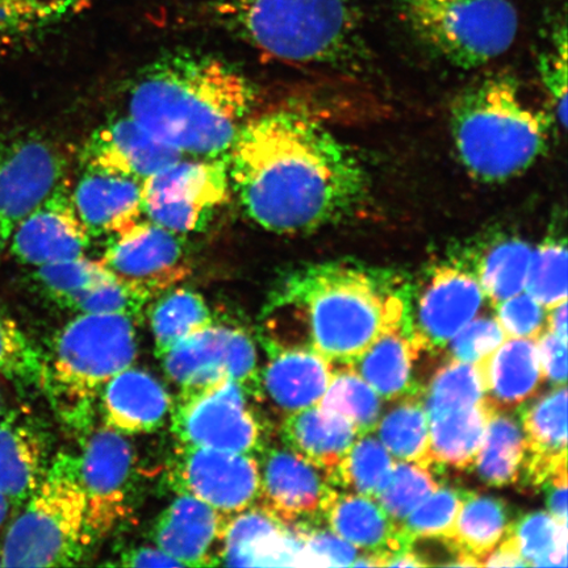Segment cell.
Masks as SVG:
<instances>
[{"instance_id": "53", "label": "cell", "mask_w": 568, "mask_h": 568, "mask_svg": "<svg viewBox=\"0 0 568 568\" xmlns=\"http://www.w3.org/2000/svg\"><path fill=\"white\" fill-rule=\"evenodd\" d=\"M111 565L122 567H182L158 546H139V548L125 550L118 562Z\"/></svg>"}, {"instance_id": "43", "label": "cell", "mask_w": 568, "mask_h": 568, "mask_svg": "<svg viewBox=\"0 0 568 568\" xmlns=\"http://www.w3.org/2000/svg\"><path fill=\"white\" fill-rule=\"evenodd\" d=\"M0 378L26 387L44 386L45 358L0 305Z\"/></svg>"}, {"instance_id": "37", "label": "cell", "mask_w": 568, "mask_h": 568, "mask_svg": "<svg viewBox=\"0 0 568 568\" xmlns=\"http://www.w3.org/2000/svg\"><path fill=\"white\" fill-rule=\"evenodd\" d=\"M317 406L346 417L365 436L379 423L382 397L349 364L333 365L329 386Z\"/></svg>"}, {"instance_id": "29", "label": "cell", "mask_w": 568, "mask_h": 568, "mask_svg": "<svg viewBox=\"0 0 568 568\" xmlns=\"http://www.w3.org/2000/svg\"><path fill=\"white\" fill-rule=\"evenodd\" d=\"M487 399L496 410L521 406L537 394L544 382L536 339L510 338L480 364Z\"/></svg>"}, {"instance_id": "12", "label": "cell", "mask_w": 568, "mask_h": 568, "mask_svg": "<svg viewBox=\"0 0 568 568\" xmlns=\"http://www.w3.org/2000/svg\"><path fill=\"white\" fill-rule=\"evenodd\" d=\"M78 464L87 495V536L92 546L132 515L136 454L122 433L103 425L88 436Z\"/></svg>"}, {"instance_id": "57", "label": "cell", "mask_w": 568, "mask_h": 568, "mask_svg": "<svg viewBox=\"0 0 568 568\" xmlns=\"http://www.w3.org/2000/svg\"><path fill=\"white\" fill-rule=\"evenodd\" d=\"M11 508L12 506L9 499H7V497L3 494H0V528L3 527V525L7 521V518H9Z\"/></svg>"}, {"instance_id": "51", "label": "cell", "mask_w": 568, "mask_h": 568, "mask_svg": "<svg viewBox=\"0 0 568 568\" xmlns=\"http://www.w3.org/2000/svg\"><path fill=\"white\" fill-rule=\"evenodd\" d=\"M496 318L510 338L537 339L546 328L548 310L529 294H517L495 305Z\"/></svg>"}, {"instance_id": "9", "label": "cell", "mask_w": 568, "mask_h": 568, "mask_svg": "<svg viewBox=\"0 0 568 568\" xmlns=\"http://www.w3.org/2000/svg\"><path fill=\"white\" fill-rule=\"evenodd\" d=\"M248 395L239 383L181 390L170 412L172 432L180 446L251 454L265 449V432L248 406Z\"/></svg>"}, {"instance_id": "21", "label": "cell", "mask_w": 568, "mask_h": 568, "mask_svg": "<svg viewBox=\"0 0 568 568\" xmlns=\"http://www.w3.org/2000/svg\"><path fill=\"white\" fill-rule=\"evenodd\" d=\"M270 355L261 372V400L268 399L284 415L317 406L328 388L333 365L310 347L266 343Z\"/></svg>"}, {"instance_id": "56", "label": "cell", "mask_w": 568, "mask_h": 568, "mask_svg": "<svg viewBox=\"0 0 568 568\" xmlns=\"http://www.w3.org/2000/svg\"><path fill=\"white\" fill-rule=\"evenodd\" d=\"M546 326L554 335L567 341V302L548 310Z\"/></svg>"}, {"instance_id": "15", "label": "cell", "mask_w": 568, "mask_h": 568, "mask_svg": "<svg viewBox=\"0 0 568 568\" xmlns=\"http://www.w3.org/2000/svg\"><path fill=\"white\" fill-rule=\"evenodd\" d=\"M486 295L465 253L433 266L417 294L414 329L409 336L418 351L444 349L449 341L478 316Z\"/></svg>"}, {"instance_id": "25", "label": "cell", "mask_w": 568, "mask_h": 568, "mask_svg": "<svg viewBox=\"0 0 568 568\" xmlns=\"http://www.w3.org/2000/svg\"><path fill=\"white\" fill-rule=\"evenodd\" d=\"M47 432L30 418L0 417V494L12 507L30 499L51 464Z\"/></svg>"}, {"instance_id": "39", "label": "cell", "mask_w": 568, "mask_h": 568, "mask_svg": "<svg viewBox=\"0 0 568 568\" xmlns=\"http://www.w3.org/2000/svg\"><path fill=\"white\" fill-rule=\"evenodd\" d=\"M394 459L386 447L371 435L357 438L332 473L333 487L346 493L374 497L393 470Z\"/></svg>"}, {"instance_id": "30", "label": "cell", "mask_w": 568, "mask_h": 568, "mask_svg": "<svg viewBox=\"0 0 568 568\" xmlns=\"http://www.w3.org/2000/svg\"><path fill=\"white\" fill-rule=\"evenodd\" d=\"M404 325L383 333L349 364L386 400L422 394L412 382V368L422 352Z\"/></svg>"}, {"instance_id": "10", "label": "cell", "mask_w": 568, "mask_h": 568, "mask_svg": "<svg viewBox=\"0 0 568 568\" xmlns=\"http://www.w3.org/2000/svg\"><path fill=\"white\" fill-rule=\"evenodd\" d=\"M226 159H181L142 183V215L178 234L199 232L230 201Z\"/></svg>"}, {"instance_id": "47", "label": "cell", "mask_w": 568, "mask_h": 568, "mask_svg": "<svg viewBox=\"0 0 568 568\" xmlns=\"http://www.w3.org/2000/svg\"><path fill=\"white\" fill-rule=\"evenodd\" d=\"M464 496L449 487H438L435 493L400 523L404 538L409 546L417 539H439L445 545L450 541Z\"/></svg>"}, {"instance_id": "20", "label": "cell", "mask_w": 568, "mask_h": 568, "mask_svg": "<svg viewBox=\"0 0 568 568\" xmlns=\"http://www.w3.org/2000/svg\"><path fill=\"white\" fill-rule=\"evenodd\" d=\"M230 517L193 496L178 495L155 520L151 536L182 567L222 566Z\"/></svg>"}, {"instance_id": "36", "label": "cell", "mask_w": 568, "mask_h": 568, "mask_svg": "<svg viewBox=\"0 0 568 568\" xmlns=\"http://www.w3.org/2000/svg\"><path fill=\"white\" fill-rule=\"evenodd\" d=\"M395 402V406L376 425L382 445L396 459L430 467L429 420L422 394L404 396Z\"/></svg>"}, {"instance_id": "33", "label": "cell", "mask_w": 568, "mask_h": 568, "mask_svg": "<svg viewBox=\"0 0 568 568\" xmlns=\"http://www.w3.org/2000/svg\"><path fill=\"white\" fill-rule=\"evenodd\" d=\"M509 525L506 504L501 500L487 495H465L446 546L457 552L456 560L467 556L479 566L481 558L506 537Z\"/></svg>"}, {"instance_id": "4", "label": "cell", "mask_w": 568, "mask_h": 568, "mask_svg": "<svg viewBox=\"0 0 568 568\" xmlns=\"http://www.w3.org/2000/svg\"><path fill=\"white\" fill-rule=\"evenodd\" d=\"M450 126L466 172L483 183H503L542 158L552 119L527 101L513 78L493 77L454 101Z\"/></svg>"}, {"instance_id": "42", "label": "cell", "mask_w": 568, "mask_h": 568, "mask_svg": "<svg viewBox=\"0 0 568 568\" xmlns=\"http://www.w3.org/2000/svg\"><path fill=\"white\" fill-rule=\"evenodd\" d=\"M525 291L546 310L567 302V243L554 232L532 247Z\"/></svg>"}, {"instance_id": "11", "label": "cell", "mask_w": 568, "mask_h": 568, "mask_svg": "<svg viewBox=\"0 0 568 568\" xmlns=\"http://www.w3.org/2000/svg\"><path fill=\"white\" fill-rule=\"evenodd\" d=\"M161 361L168 378L181 390L231 379L261 400L257 347L251 335L236 326L212 323L181 339Z\"/></svg>"}, {"instance_id": "50", "label": "cell", "mask_w": 568, "mask_h": 568, "mask_svg": "<svg viewBox=\"0 0 568 568\" xmlns=\"http://www.w3.org/2000/svg\"><path fill=\"white\" fill-rule=\"evenodd\" d=\"M539 73L562 130L567 125V33L566 24L552 33L551 45L539 59Z\"/></svg>"}, {"instance_id": "17", "label": "cell", "mask_w": 568, "mask_h": 568, "mask_svg": "<svg viewBox=\"0 0 568 568\" xmlns=\"http://www.w3.org/2000/svg\"><path fill=\"white\" fill-rule=\"evenodd\" d=\"M255 506L286 527L315 524L335 489L322 468L284 447L262 450Z\"/></svg>"}, {"instance_id": "3", "label": "cell", "mask_w": 568, "mask_h": 568, "mask_svg": "<svg viewBox=\"0 0 568 568\" xmlns=\"http://www.w3.org/2000/svg\"><path fill=\"white\" fill-rule=\"evenodd\" d=\"M414 287L394 270L338 260L284 276L268 311H293L310 349L352 364L383 333L408 324Z\"/></svg>"}, {"instance_id": "18", "label": "cell", "mask_w": 568, "mask_h": 568, "mask_svg": "<svg viewBox=\"0 0 568 568\" xmlns=\"http://www.w3.org/2000/svg\"><path fill=\"white\" fill-rule=\"evenodd\" d=\"M91 240L65 181L19 224L7 247L20 264L36 268L83 257Z\"/></svg>"}, {"instance_id": "54", "label": "cell", "mask_w": 568, "mask_h": 568, "mask_svg": "<svg viewBox=\"0 0 568 568\" xmlns=\"http://www.w3.org/2000/svg\"><path fill=\"white\" fill-rule=\"evenodd\" d=\"M544 485H549V514L558 521L567 524V470L552 475Z\"/></svg>"}, {"instance_id": "5", "label": "cell", "mask_w": 568, "mask_h": 568, "mask_svg": "<svg viewBox=\"0 0 568 568\" xmlns=\"http://www.w3.org/2000/svg\"><path fill=\"white\" fill-rule=\"evenodd\" d=\"M213 20L273 59L341 63L364 51L361 0H216Z\"/></svg>"}, {"instance_id": "28", "label": "cell", "mask_w": 568, "mask_h": 568, "mask_svg": "<svg viewBox=\"0 0 568 568\" xmlns=\"http://www.w3.org/2000/svg\"><path fill=\"white\" fill-rule=\"evenodd\" d=\"M281 437L287 449L322 468L329 478L361 433L346 417L315 406L284 417Z\"/></svg>"}, {"instance_id": "27", "label": "cell", "mask_w": 568, "mask_h": 568, "mask_svg": "<svg viewBox=\"0 0 568 568\" xmlns=\"http://www.w3.org/2000/svg\"><path fill=\"white\" fill-rule=\"evenodd\" d=\"M527 443L523 473L529 485L544 486L552 475L567 470V389L558 386L523 410Z\"/></svg>"}, {"instance_id": "35", "label": "cell", "mask_w": 568, "mask_h": 568, "mask_svg": "<svg viewBox=\"0 0 568 568\" xmlns=\"http://www.w3.org/2000/svg\"><path fill=\"white\" fill-rule=\"evenodd\" d=\"M149 308L155 357L161 359L181 339L213 323L204 297L189 288H170Z\"/></svg>"}, {"instance_id": "34", "label": "cell", "mask_w": 568, "mask_h": 568, "mask_svg": "<svg viewBox=\"0 0 568 568\" xmlns=\"http://www.w3.org/2000/svg\"><path fill=\"white\" fill-rule=\"evenodd\" d=\"M527 443L521 425L506 412L494 410L475 468L489 486L504 487L516 483L523 473Z\"/></svg>"}, {"instance_id": "32", "label": "cell", "mask_w": 568, "mask_h": 568, "mask_svg": "<svg viewBox=\"0 0 568 568\" xmlns=\"http://www.w3.org/2000/svg\"><path fill=\"white\" fill-rule=\"evenodd\" d=\"M480 286L496 305L523 293L529 272L532 246L520 237H500L477 253L467 252Z\"/></svg>"}, {"instance_id": "8", "label": "cell", "mask_w": 568, "mask_h": 568, "mask_svg": "<svg viewBox=\"0 0 568 568\" xmlns=\"http://www.w3.org/2000/svg\"><path fill=\"white\" fill-rule=\"evenodd\" d=\"M404 21L433 52L460 69L487 65L517 38L510 0H395Z\"/></svg>"}, {"instance_id": "19", "label": "cell", "mask_w": 568, "mask_h": 568, "mask_svg": "<svg viewBox=\"0 0 568 568\" xmlns=\"http://www.w3.org/2000/svg\"><path fill=\"white\" fill-rule=\"evenodd\" d=\"M183 155L163 144L130 115L98 128L84 142V169L131 178L144 183Z\"/></svg>"}, {"instance_id": "41", "label": "cell", "mask_w": 568, "mask_h": 568, "mask_svg": "<svg viewBox=\"0 0 568 568\" xmlns=\"http://www.w3.org/2000/svg\"><path fill=\"white\" fill-rule=\"evenodd\" d=\"M89 0H0V44L28 38L82 11Z\"/></svg>"}, {"instance_id": "23", "label": "cell", "mask_w": 568, "mask_h": 568, "mask_svg": "<svg viewBox=\"0 0 568 568\" xmlns=\"http://www.w3.org/2000/svg\"><path fill=\"white\" fill-rule=\"evenodd\" d=\"M104 425L124 436L159 430L168 422L173 400L152 374L128 367L101 390Z\"/></svg>"}, {"instance_id": "6", "label": "cell", "mask_w": 568, "mask_h": 568, "mask_svg": "<svg viewBox=\"0 0 568 568\" xmlns=\"http://www.w3.org/2000/svg\"><path fill=\"white\" fill-rule=\"evenodd\" d=\"M136 325L130 316L80 314L57 335L42 388L65 423L89 430L98 394L136 359Z\"/></svg>"}, {"instance_id": "46", "label": "cell", "mask_w": 568, "mask_h": 568, "mask_svg": "<svg viewBox=\"0 0 568 568\" xmlns=\"http://www.w3.org/2000/svg\"><path fill=\"white\" fill-rule=\"evenodd\" d=\"M154 300L155 296L148 290L113 274L111 278L73 297L65 308L80 314L130 316L139 322Z\"/></svg>"}, {"instance_id": "49", "label": "cell", "mask_w": 568, "mask_h": 568, "mask_svg": "<svg viewBox=\"0 0 568 568\" xmlns=\"http://www.w3.org/2000/svg\"><path fill=\"white\" fill-rule=\"evenodd\" d=\"M507 339L499 320L491 316L475 317L447 345L450 359L466 364H481Z\"/></svg>"}, {"instance_id": "16", "label": "cell", "mask_w": 568, "mask_h": 568, "mask_svg": "<svg viewBox=\"0 0 568 568\" xmlns=\"http://www.w3.org/2000/svg\"><path fill=\"white\" fill-rule=\"evenodd\" d=\"M181 236L151 220L140 219L109 236L101 262L118 278L136 284L158 297L190 273L183 262Z\"/></svg>"}, {"instance_id": "22", "label": "cell", "mask_w": 568, "mask_h": 568, "mask_svg": "<svg viewBox=\"0 0 568 568\" xmlns=\"http://www.w3.org/2000/svg\"><path fill=\"white\" fill-rule=\"evenodd\" d=\"M302 549V532L286 527L258 507L230 517L226 524L222 566H295Z\"/></svg>"}, {"instance_id": "44", "label": "cell", "mask_w": 568, "mask_h": 568, "mask_svg": "<svg viewBox=\"0 0 568 568\" xmlns=\"http://www.w3.org/2000/svg\"><path fill=\"white\" fill-rule=\"evenodd\" d=\"M438 487L429 466L415 462H394L393 470L376 494L375 500L395 523L400 524Z\"/></svg>"}, {"instance_id": "48", "label": "cell", "mask_w": 568, "mask_h": 568, "mask_svg": "<svg viewBox=\"0 0 568 568\" xmlns=\"http://www.w3.org/2000/svg\"><path fill=\"white\" fill-rule=\"evenodd\" d=\"M302 549L295 566L347 567L359 557L357 548L331 529H317L312 525H300Z\"/></svg>"}, {"instance_id": "55", "label": "cell", "mask_w": 568, "mask_h": 568, "mask_svg": "<svg viewBox=\"0 0 568 568\" xmlns=\"http://www.w3.org/2000/svg\"><path fill=\"white\" fill-rule=\"evenodd\" d=\"M479 566L485 567H525V560L521 558L520 552L507 535L501 539L499 545L483 557Z\"/></svg>"}, {"instance_id": "40", "label": "cell", "mask_w": 568, "mask_h": 568, "mask_svg": "<svg viewBox=\"0 0 568 568\" xmlns=\"http://www.w3.org/2000/svg\"><path fill=\"white\" fill-rule=\"evenodd\" d=\"M507 536L527 566H567V524L548 513L527 515L509 525Z\"/></svg>"}, {"instance_id": "58", "label": "cell", "mask_w": 568, "mask_h": 568, "mask_svg": "<svg viewBox=\"0 0 568 568\" xmlns=\"http://www.w3.org/2000/svg\"><path fill=\"white\" fill-rule=\"evenodd\" d=\"M0 417H2V396H0Z\"/></svg>"}, {"instance_id": "31", "label": "cell", "mask_w": 568, "mask_h": 568, "mask_svg": "<svg viewBox=\"0 0 568 568\" xmlns=\"http://www.w3.org/2000/svg\"><path fill=\"white\" fill-rule=\"evenodd\" d=\"M494 410L487 399L478 406L454 409L428 418L430 465L456 470L473 467Z\"/></svg>"}, {"instance_id": "45", "label": "cell", "mask_w": 568, "mask_h": 568, "mask_svg": "<svg viewBox=\"0 0 568 568\" xmlns=\"http://www.w3.org/2000/svg\"><path fill=\"white\" fill-rule=\"evenodd\" d=\"M112 275L101 261H91L83 255L36 267L33 278L49 300L65 308L73 297L111 278Z\"/></svg>"}, {"instance_id": "14", "label": "cell", "mask_w": 568, "mask_h": 568, "mask_svg": "<svg viewBox=\"0 0 568 568\" xmlns=\"http://www.w3.org/2000/svg\"><path fill=\"white\" fill-rule=\"evenodd\" d=\"M168 486L233 516L255 506L260 464L251 454L178 446L168 468Z\"/></svg>"}, {"instance_id": "2", "label": "cell", "mask_w": 568, "mask_h": 568, "mask_svg": "<svg viewBox=\"0 0 568 568\" xmlns=\"http://www.w3.org/2000/svg\"><path fill=\"white\" fill-rule=\"evenodd\" d=\"M255 101L254 84L230 62L178 51L141 71L128 115L183 158L226 159Z\"/></svg>"}, {"instance_id": "13", "label": "cell", "mask_w": 568, "mask_h": 568, "mask_svg": "<svg viewBox=\"0 0 568 568\" xmlns=\"http://www.w3.org/2000/svg\"><path fill=\"white\" fill-rule=\"evenodd\" d=\"M59 145L38 134L0 140V254L19 224L67 181Z\"/></svg>"}, {"instance_id": "52", "label": "cell", "mask_w": 568, "mask_h": 568, "mask_svg": "<svg viewBox=\"0 0 568 568\" xmlns=\"http://www.w3.org/2000/svg\"><path fill=\"white\" fill-rule=\"evenodd\" d=\"M536 343L544 378L549 379L554 385L566 386L567 341L545 331Z\"/></svg>"}, {"instance_id": "24", "label": "cell", "mask_w": 568, "mask_h": 568, "mask_svg": "<svg viewBox=\"0 0 568 568\" xmlns=\"http://www.w3.org/2000/svg\"><path fill=\"white\" fill-rule=\"evenodd\" d=\"M322 517L345 541L385 562L395 554L410 550L400 524L390 518L374 497L333 489Z\"/></svg>"}, {"instance_id": "38", "label": "cell", "mask_w": 568, "mask_h": 568, "mask_svg": "<svg viewBox=\"0 0 568 568\" xmlns=\"http://www.w3.org/2000/svg\"><path fill=\"white\" fill-rule=\"evenodd\" d=\"M422 399L428 418L485 403L487 389L480 364L450 359L433 374Z\"/></svg>"}, {"instance_id": "1", "label": "cell", "mask_w": 568, "mask_h": 568, "mask_svg": "<svg viewBox=\"0 0 568 568\" xmlns=\"http://www.w3.org/2000/svg\"><path fill=\"white\" fill-rule=\"evenodd\" d=\"M231 186L262 230L305 234L351 217L366 202L357 153L311 113L251 116L229 154Z\"/></svg>"}, {"instance_id": "26", "label": "cell", "mask_w": 568, "mask_h": 568, "mask_svg": "<svg viewBox=\"0 0 568 568\" xmlns=\"http://www.w3.org/2000/svg\"><path fill=\"white\" fill-rule=\"evenodd\" d=\"M142 183L131 178L84 169L71 191L78 216L91 237L112 236L142 216Z\"/></svg>"}, {"instance_id": "7", "label": "cell", "mask_w": 568, "mask_h": 568, "mask_svg": "<svg viewBox=\"0 0 568 568\" xmlns=\"http://www.w3.org/2000/svg\"><path fill=\"white\" fill-rule=\"evenodd\" d=\"M89 548L80 464L78 457L60 453L7 529L0 565L70 567L80 564Z\"/></svg>"}]
</instances>
